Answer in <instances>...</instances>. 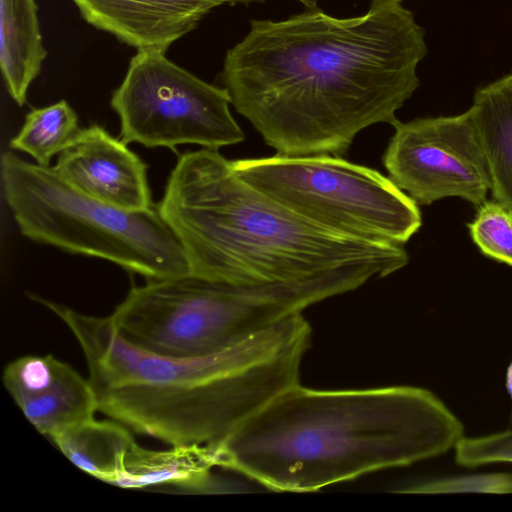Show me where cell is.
<instances>
[{
	"instance_id": "19",
	"label": "cell",
	"mask_w": 512,
	"mask_h": 512,
	"mask_svg": "<svg viewBox=\"0 0 512 512\" xmlns=\"http://www.w3.org/2000/svg\"><path fill=\"white\" fill-rule=\"evenodd\" d=\"M481 252L512 266V209L498 201H485L468 224Z\"/></svg>"
},
{
	"instance_id": "6",
	"label": "cell",
	"mask_w": 512,
	"mask_h": 512,
	"mask_svg": "<svg viewBox=\"0 0 512 512\" xmlns=\"http://www.w3.org/2000/svg\"><path fill=\"white\" fill-rule=\"evenodd\" d=\"M1 180L15 222L30 240L107 260L147 280L190 272L179 240L156 207L111 206L74 187L54 167L10 151L1 157Z\"/></svg>"
},
{
	"instance_id": "13",
	"label": "cell",
	"mask_w": 512,
	"mask_h": 512,
	"mask_svg": "<svg viewBox=\"0 0 512 512\" xmlns=\"http://www.w3.org/2000/svg\"><path fill=\"white\" fill-rule=\"evenodd\" d=\"M495 201L512 209V72L476 90L469 108Z\"/></svg>"
},
{
	"instance_id": "9",
	"label": "cell",
	"mask_w": 512,
	"mask_h": 512,
	"mask_svg": "<svg viewBox=\"0 0 512 512\" xmlns=\"http://www.w3.org/2000/svg\"><path fill=\"white\" fill-rule=\"evenodd\" d=\"M383 155L389 178L417 204L460 197L480 206L491 190L487 160L470 109L393 125Z\"/></svg>"
},
{
	"instance_id": "16",
	"label": "cell",
	"mask_w": 512,
	"mask_h": 512,
	"mask_svg": "<svg viewBox=\"0 0 512 512\" xmlns=\"http://www.w3.org/2000/svg\"><path fill=\"white\" fill-rule=\"evenodd\" d=\"M24 416L42 435L52 436L95 418L98 405L88 378L74 370L46 392L17 403Z\"/></svg>"
},
{
	"instance_id": "18",
	"label": "cell",
	"mask_w": 512,
	"mask_h": 512,
	"mask_svg": "<svg viewBox=\"0 0 512 512\" xmlns=\"http://www.w3.org/2000/svg\"><path fill=\"white\" fill-rule=\"evenodd\" d=\"M75 369L53 355H25L8 363L3 384L14 402L37 396L53 388Z\"/></svg>"
},
{
	"instance_id": "11",
	"label": "cell",
	"mask_w": 512,
	"mask_h": 512,
	"mask_svg": "<svg viewBox=\"0 0 512 512\" xmlns=\"http://www.w3.org/2000/svg\"><path fill=\"white\" fill-rule=\"evenodd\" d=\"M83 19L138 51L165 52L231 0H71Z\"/></svg>"
},
{
	"instance_id": "22",
	"label": "cell",
	"mask_w": 512,
	"mask_h": 512,
	"mask_svg": "<svg viewBox=\"0 0 512 512\" xmlns=\"http://www.w3.org/2000/svg\"><path fill=\"white\" fill-rule=\"evenodd\" d=\"M506 388L512 401V361L510 362L507 369Z\"/></svg>"
},
{
	"instance_id": "15",
	"label": "cell",
	"mask_w": 512,
	"mask_h": 512,
	"mask_svg": "<svg viewBox=\"0 0 512 512\" xmlns=\"http://www.w3.org/2000/svg\"><path fill=\"white\" fill-rule=\"evenodd\" d=\"M72 464L98 480L114 485L126 456L137 443L131 430L111 420L92 418L50 438Z\"/></svg>"
},
{
	"instance_id": "1",
	"label": "cell",
	"mask_w": 512,
	"mask_h": 512,
	"mask_svg": "<svg viewBox=\"0 0 512 512\" xmlns=\"http://www.w3.org/2000/svg\"><path fill=\"white\" fill-rule=\"evenodd\" d=\"M426 53L425 31L402 0H373L351 18L312 7L253 20L221 77L235 110L277 154L341 155L363 129L398 121Z\"/></svg>"
},
{
	"instance_id": "5",
	"label": "cell",
	"mask_w": 512,
	"mask_h": 512,
	"mask_svg": "<svg viewBox=\"0 0 512 512\" xmlns=\"http://www.w3.org/2000/svg\"><path fill=\"white\" fill-rule=\"evenodd\" d=\"M360 267L295 284L240 285L191 272L133 287L109 317L132 345L169 357L222 352L366 282Z\"/></svg>"
},
{
	"instance_id": "12",
	"label": "cell",
	"mask_w": 512,
	"mask_h": 512,
	"mask_svg": "<svg viewBox=\"0 0 512 512\" xmlns=\"http://www.w3.org/2000/svg\"><path fill=\"white\" fill-rule=\"evenodd\" d=\"M215 452L201 445L171 446L151 450L137 443L128 452L123 471L114 484L126 489L174 486L190 491L214 487Z\"/></svg>"
},
{
	"instance_id": "23",
	"label": "cell",
	"mask_w": 512,
	"mask_h": 512,
	"mask_svg": "<svg viewBox=\"0 0 512 512\" xmlns=\"http://www.w3.org/2000/svg\"><path fill=\"white\" fill-rule=\"evenodd\" d=\"M248 1H255V0H231V3L236 2H248ZM301 3H303L307 8L316 7L317 0H298Z\"/></svg>"
},
{
	"instance_id": "10",
	"label": "cell",
	"mask_w": 512,
	"mask_h": 512,
	"mask_svg": "<svg viewBox=\"0 0 512 512\" xmlns=\"http://www.w3.org/2000/svg\"><path fill=\"white\" fill-rule=\"evenodd\" d=\"M127 145L94 124L80 130L54 169L101 202L128 211L153 209L147 166Z\"/></svg>"
},
{
	"instance_id": "2",
	"label": "cell",
	"mask_w": 512,
	"mask_h": 512,
	"mask_svg": "<svg viewBox=\"0 0 512 512\" xmlns=\"http://www.w3.org/2000/svg\"><path fill=\"white\" fill-rule=\"evenodd\" d=\"M71 331L84 355L98 412L170 446L215 451L245 420L299 383L311 327L291 315L232 348L169 357L125 340L109 316L80 313L38 295Z\"/></svg>"
},
{
	"instance_id": "20",
	"label": "cell",
	"mask_w": 512,
	"mask_h": 512,
	"mask_svg": "<svg viewBox=\"0 0 512 512\" xmlns=\"http://www.w3.org/2000/svg\"><path fill=\"white\" fill-rule=\"evenodd\" d=\"M456 448V462L477 467L496 462H512V430L478 438H462Z\"/></svg>"
},
{
	"instance_id": "4",
	"label": "cell",
	"mask_w": 512,
	"mask_h": 512,
	"mask_svg": "<svg viewBox=\"0 0 512 512\" xmlns=\"http://www.w3.org/2000/svg\"><path fill=\"white\" fill-rule=\"evenodd\" d=\"M156 208L190 272L212 280L295 284L361 265L388 276L409 260L403 245L346 235L295 213L241 179L218 150L182 153Z\"/></svg>"
},
{
	"instance_id": "21",
	"label": "cell",
	"mask_w": 512,
	"mask_h": 512,
	"mask_svg": "<svg viewBox=\"0 0 512 512\" xmlns=\"http://www.w3.org/2000/svg\"><path fill=\"white\" fill-rule=\"evenodd\" d=\"M490 492L512 493V474H491L469 476L417 485L405 492L444 493V492Z\"/></svg>"
},
{
	"instance_id": "8",
	"label": "cell",
	"mask_w": 512,
	"mask_h": 512,
	"mask_svg": "<svg viewBox=\"0 0 512 512\" xmlns=\"http://www.w3.org/2000/svg\"><path fill=\"white\" fill-rule=\"evenodd\" d=\"M165 52L138 51L110 105L120 139L147 148L196 144L205 149L242 142L225 87L209 84L170 61Z\"/></svg>"
},
{
	"instance_id": "7",
	"label": "cell",
	"mask_w": 512,
	"mask_h": 512,
	"mask_svg": "<svg viewBox=\"0 0 512 512\" xmlns=\"http://www.w3.org/2000/svg\"><path fill=\"white\" fill-rule=\"evenodd\" d=\"M231 165L285 207L346 235L404 245L422 224L418 204L389 177L338 155L276 154Z\"/></svg>"
},
{
	"instance_id": "3",
	"label": "cell",
	"mask_w": 512,
	"mask_h": 512,
	"mask_svg": "<svg viewBox=\"0 0 512 512\" xmlns=\"http://www.w3.org/2000/svg\"><path fill=\"white\" fill-rule=\"evenodd\" d=\"M463 431L423 388L314 390L298 383L245 420L215 459L272 490L310 492L444 454Z\"/></svg>"
},
{
	"instance_id": "17",
	"label": "cell",
	"mask_w": 512,
	"mask_h": 512,
	"mask_svg": "<svg viewBox=\"0 0 512 512\" xmlns=\"http://www.w3.org/2000/svg\"><path fill=\"white\" fill-rule=\"evenodd\" d=\"M78 116L66 100L34 108L27 113L10 147L49 166L51 159L67 148L80 132Z\"/></svg>"
},
{
	"instance_id": "14",
	"label": "cell",
	"mask_w": 512,
	"mask_h": 512,
	"mask_svg": "<svg viewBox=\"0 0 512 512\" xmlns=\"http://www.w3.org/2000/svg\"><path fill=\"white\" fill-rule=\"evenodd\" d=\"M47 56L35 0H0V68L11 98L22 106Z\"/></svg>"
}]
</instances>
